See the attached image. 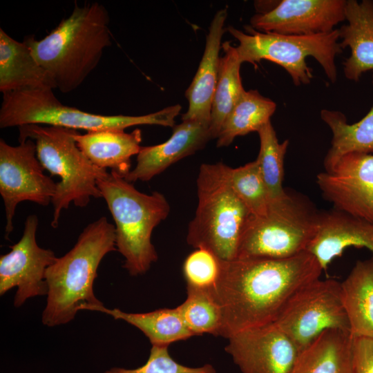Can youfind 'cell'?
<instances>
[{
  "instance_id": "4316f807",
  "label": "cell",
  "mask_w": 373,
  "mask_h": 373,
  "mask_svg": "<svg viewBox=\"0 0 373 373\" xmlns=\"http://www.w3.org/2000/svg\"><path fill=\"white\" fill-rule=\"evenodd\" d=\"M222 48L224 54L220 59L211 112L209 131L212 139H217L227 116L245 90L240 73L242 63L236 47L227 41L222 44Z\"/></svg>"
},
{
  "instance_id": "3957f363",
  "label": "cell",
  "mask_w": 373,
  "mask_h": 373,
  "mask_svg": "<svg viewBox=\"0 0 373 373\" xmlns=\"http://www.w3.org/2000/svg\"><path fill=\"white\" fill-rule=\"evenodd\" d=\"M115 250V225L106 217L83 229L73 247L46 271L47 300L41 316L44 325L68 323L78 311H95L104 305L94 294L93 283L104 257Z\"/></svg>"
},
{
  "instance_id": "4dcf8cb0",
  "label": "cell",
  "mask_w": 373,
  "mask_h": 373,
  "mask_svg": "<svg viewBox=\"0 0 373 373\" xmlns=\"http://www.w3.org/2000/svg\"><path fill=\"white\" fill-rule=\"evenodd\" d=\"M221 269V260L210 251L198 248L183 264V274L187 287L210 289L216 284Z\"/></svg>"
},
{
  "instance_id": "5bb4252c",
  "label": "cell",
  "mask_w": 373,
  "mask_h": 373,
  "mask_svg": "<svg viewBox=\"0 0 373 373\" xmlns=\"http://www.w3.org/2000/svg\"><path fill=\"white\" fill-rule=\"evenodd\" d=\"M225 351L242 373H290L300 352L274 323L239 332Z\"/></svg>"
},
{
  "instance_id": "44dd1931",
  "label": "cell",
  "mask_w": 373,
  "mask_h": 373,
  "mask_svg": "<svg viewBox=\"0 0 373 373\" xmlns=\"http://www.w3.org/2000/svg\"><path fill=\"white\" fill-rule=\"evenodd\" d=\"M48 73L38 63L26 44L17 41L0 28V91L54 89Z\"/></svg>"
},
{
  "instance_id": "1f68e13d",
  "label": "cell",
  "mask_w": 373,
  "mask_h": 373,
  "mask_svg": "<svg viewBox=\"0 0 373 373\" xmlns=\"http://www.w3.org/2000/svg\"><path fill=\"white\" fill-rule=\"evenodd\" d=\"M104 373H216L210 364L201 367L184 365L170 355L167 346L152 345L147 361L135 369L113 367Z\"/></svg>"
},
{
  "instance_id": "4fadbf2b",
  "label": "cell",
  "mask_w": 373,
  "mask_h": 373,
  "mask_svg": "<svg viewBox=\"0 0 373 373\" xmlns=\"http://www.w3.org/2000/svg\"><path fill=\"white\" fill-rule=\"evenodd\" d=\"M316 182L334 209L373 222V154H345Z\"/></svg>"
},
{
  "instance_id": "ba28073f",
  "label": "cell",
  "mask_w": 373,
  "mask_h": 373,
  "mask_svg": "<svg viewBox=\"0 0 373 373\" xmlns=\"http://www.w3.org/2000/svg\"><path fill=\"white\" fill-rule=\"evenodd\" d=\"M320 211L303 195L286 190L270 202L262 216H251L242 233L236 258H288L307 249L314 238Z\"/></svg>"
},
{
  "instance_id": "8fae6325",
  "label": "cell",
  "mask_w": 373,
  "mask_h": 373,
  "mask_svg": "<svg viewBox=\"0 0 373 373\" xmlns=\"http://www.w3.org/2000/svg\"><path fill=\"white\" fill-rule=\"evenodd\" d=\"M19 141L17 146H12L0 140V194L6 211L7 239L14 229L13 219L19 203L30 201L47 206L56 191L57 183L44 173L34 140Z\"/></svg>"
},
{
  "instance_id": "d4e9b609",
  "label": "cell",
  "mask_w": 373,
  "mask_h": 373,
  "mask_svg": "<svg viewBox=\"0 0 373 373\" xmlns=\"http://www.w3.org/2000/svg\"><path fill=\"white\" fill-rule=\"evenodd\" d=\"M95 311L122 320L139 329L152 345L167 346L193 336L184 324L177 307L162 308L145 313H128L119 309H108L104 305Z\"/></svg>"
},
{
  "instance_id": "9a60e30c",
  "label": "cell",
  "mask_w": 373,
  "mask_h": 373,
  "mask_svg": "<svg viewBox=\"0 0 373 373\" xmlns=\"http://www.w3.org/2000/svg\"><path fill=\"white\" fill-rule=\"evenodd\" d=\"M345 0H283L258 12L250 26L262 32L291 35L328 33L345 20Z\"/></svg>"
},
{
  "instance_id": "f546056e",
  "label": "cell",
  "mask_w": 373,
  "mask_h": 373,
  "mask_svg": "<svg viewBox=\"0 0 373 373\" xmlns=\"http://www.w3.org/2000/svg\"><path fill=\"white\" fill-rule=\"evenodd\" d=\"M231 186L253 216L267 214L270 198L256 160L230 169Z\"/></svg>"
},
{
  "instance_id": "5b68a950",
  "label": "cell",
  "mask_w": 373,
  "mask_h": 373,
  "mask_svg": "<svg viewBox=\"0 0 373 373\" xmlns=\"http://www.w3.org/2000/svg\"><path fill=\"white\" fill-rule=\"evenodd\" d=\"M230 169L220 162L201 164L196 180L198 205L186 234L189 245L206 249L222 261L236 258L252 216L231 186Z\"/></svg>"
},
{
  "instance_id": "7a4b0ae2",
  "label": "cell",
  "mask_w": 373,
  "mask_h": 373,
  "mask_svg": "<svg viewBox=\"0 0 373 373\" xmlns=\"http://www.w3.org/2000/svg\"><path fill=\"white\" fill-rule=\"evenodd\" d=\"M109 21L102 4H75L70 15L43 39L30 35L23 41L53 79L56 88L70 93L85 81L111 45Z\"/></svg>"
},
{
  "instance_id": "2e32d148",
  "label": "cell",
  "mask_w": 373,
  "mask_h": 373,
  "mask_svg": "<svg viewBox=\"0 0 373 373\" xmlns=\"http://www.w3.org/2000/svg\"><path fill=\"white\" fill-rule=\"evenodd\" d=\"M211 139L209 125L184 120L175 125L171 136L166 142L142 146L137 155L136 166L124 178L131 183L149 181L173 164L204 148Z\"/></svg>"
},
{
  "instance_id": "f1b7e54d",
  "label": "cell",
  "mask_w": 373,
  "mask_h": 373,
  "mask_svg": "<svg viewBox=\"0 0 373 373\" xmlns=\"http://www.w3.org/2000/svg\"><path fill=\"white\" fill-rule=\"evenodd\" d=\"M185 300L177 307L193 336L203 334L219 336L222 323L220 306L210 289L186 286Z\"/></svg>"
},
{
  "instance_id": "30bf717a",
  "label": "cell",
  "mask_w": 373,
  "mask_h": 373,
  "mask_svg": "<svg viewBox=\"0 0 373 373\" xmlns=\"http://www.w3.org/2000/svg\"><path fill=\"white\" fill-rule=\"evenodd\" d=\"M274 323L300 353L327 329L350 332L341 283L318 278L306 284L289 298Z\"/></svg>"
},
{
  "instance_id": "83f0119b",
  "label": "cell",
  "mask_w": 373,
  "mask_h": 373,
  "mask_svg": "<svg viewBox=\"0 0 373 373\" xmlns=\"http://www.w3.org/2000/svg\"><path fill=\"white\" fill-rule=\"evenodd\" d=\"M260 139V150L256 160L266 185L270 202L282 198L286 192L283 186L284 160L289 142L280 143L271 123H267L257 132Z\"/></svg>"
},
{
  "instance_id": "ffe728a7",
  "label": "cell",
  "mask_w": 373,
  "mask_h": 373,
  "mask_svg": "<svg viewBox=\"0 0 373 373\" xmlns=\"http://www.w3.org/2000/svg\"><path fill=\"white\" fill-rule=\"evenodd\" d=\"M74 138L79 149L95 166L110 169L125 178L131 171V157L140 151L142 131L136 128L131 133L121 129H106L86 132L78 131Z\"/></svg>"
},
{
  "instance_id": "603a6c76",
  "label": "cell",
  "mask_w": 373,
  "mask_h": 373,
  "mask_svg": "<svg viewBox=\"0 0 373 373\" xmlns=\"http://www.w3.org/2000/svg\"><path fill=\"white\" fill-rule=\"evenodd\" d=\"M341 285L350 333L373 338V256L358 260Z\"/></svg>"
},
{
  "instance_id": "e0dca14e",
  "label": "cell",
  "mask_w": 373,
  "mask_h": 373,
  "mask_svg": "<svg viewBox=\"0 0 373 373\" xmlns=\"http://www.w3.org/2000/svg\"><path fill=\"white\" fill-rule=\"evenodd\" d=\"M350 247L367 248L373 254V222L334 209L320 211L317 232L307 251L323 270Z\"/></svg>"
},
{
  "instance_id": "6da1fadb",
  "label": "cell",
  "mask_w": 373,
  "mask_h": 373,
  "mask_svg": "<svg viewBox=\"0 0 373 373\" xmlns=\"http://www.w3.org/2000/svg\"><path fill=\"white\" fill-rule=\"evenodd\" d=\"M323 271L307 251L283 259L221 260L218 280L210 289L221 311L219 336L228 339L239 332L274 323L289 298L320 278Z\"/></svg>"
},
{
  "instance_id": "484cf974",
  "label": "cell",
  "mask_w": 373,
  "mask_h": 373,
  "mask_svg": "<svg viewBox=\"0 0 373 373\" xmlns=\"http://www.w3.org/2000/svg\"><path fill=\"white\" fill-rule=\"evenodd\" d=\"M276 109V103L258 90H245L223 124L217 137V146H228L238 136L258 132L271 122Z\"/></svg>"
},
{
  "instance_id": "9c48e42d",
  "label": "cell",
  "mask_w": 373,
  "mask_h": 373,
  "mask_svg": "<svg viewBox=\"0 0 373 373\" xmlns=\"http://www.w3.org/2000/svg\"><path fill=\"white\" fill-rule=\"evenodd\" d=\"M244 28L246 32L231 26L227 28L239 42L236 48L242 63L255 64L269 60L282 66L294 84L300 86L309 84L313 78L312 68L306 62L311 56L321 64L329 81L336 82L335 58L343 52L338 29L328 33L291 35L259 32L250 25Z\"/></svg>"
},
{
  "instance_id": "cb8c5ba5",
  "label": "cell",
  "mask_w": 373,
  "mask_h": 373,
  "mask_svg": "<svg viewBox=\"0 0 373 373\" xmlns=\"http://www.w3.org/2000/svg\"><path fill=\"white\" fill-rule=\"evenodd\" d=\"M321 117L332 133L331 146L324 159L325 171L345 154H373V105L364 117L354 124H349L345 115L337 111L323 109Z\"/></svg>"
},
{
  "instance_id": "d6a6232c",
  "label": "cell",
  "mask_w": 373,
  "mask_h": 373,
  "mask_svg": "<svg viewBox=\"0 0 373 373\" xmlns=\"http://www.w3.org/2000/svg\"><path fill=\"white\" fill-rule=\"evenodd\" d=\"M353 354L356 373H373V338L353 336Z\"/></svg>"
},
{
  "instance_id": "8992f818",
  "label": "cell",
  "mask_w": 373,
  "mask_h": 373,
  "mask_svg": "<svg viewBox=\"0 0 373 373\" xmlns=\"http://www.w3.org/2000/svg\"><path fill=\"white\" fill-rule=\"evenodd\" d=\"M180 104L168 106L143 115H105L66 106L52 89H25L3 94L0 108V128L39 124L61 126L87 132L121 129L138 125L174 127L180 114Z\"/></svg>"
},
{
  "instance_id": "d6986e66",
  "label": "cell",
  "mask_w": 373,
  "mask_h": 373,
  "mask_svg": "<svg viewBox=\"0 0 373 373\" xmlns=\"http://www.w3.org/2000/svg\"><path fill=\"white\" fill-rule=\"evenodd\" d=\"M345 20L338 29L341 48L351 51L343 63L344 75L358 82L363 73L373 70V0H347Z\"/></svg>"
},
{
  "instance_id": "7c38bea8",
  "label": "cell",
  "mask_w": 373,
  "mask_h": 373,
  "mask_svg": "<svg viewBox=\"0 0 373 373\" xmlns=\"http://www.w3.org/2000/svg\"><path fill=\"white\" fill-rule=\"evenodd\" d=\"M38 224L37 216L29 215L21 239L10 246V252L0 257V295L17 287L14 299L16 307L30 298L47 294L46 271L57 259L54 251L37 245Z\"/></svg>"
},
{
  "instance_id": "52a82bcc",
  "label": "cell",
  "mask_w": 373,
  "mask_h": 373,
  "mask_svg": "<svg viewBox=\"0 0 373 373\" xmlns=\"http://www.w3.org/2000/svg\"><path fill=\"white\" fill-rule=\"evenodd\" d=\"M19 128V140L30 138L36 145L37 157L52 176L59 177L52 198L51 227L57 228L61 213L71 202L86 207L91 198H102L97 180L108 172L93 164L78 147L76 130L56 126L29 124Z\"/></svg>"
},
{
  "instance_id": "7402d4cb",
  "label": "cell",
  "mask_w": 373,
  "mask_h": 373,
  "mask_svg": "<svg viewBox=\"0 0 373 373\" xmlns=\"http://www.w3.org/2000/svg\"><path fill=\"white\" fill-rule=\"evenodd\" d=\"M290 373H356L352 334L325 331L300 353Z\"/></svg>"
},
{
  "instance_id": "ac0fdd59",
  "label": "cell",
  "mask_w": 373,
  "mask_h": 373,
  "mask_svg": "<svg viewBox=\"0 0 373 373\" xmlns=\"http://www.w3.org/2000/svg\"><path fill=\"white\" fill-rule=\"evenodd\" d=\"M227 17V8H224L215 14L211 22L203 55L185 92L189 108L182 115V121H197L210 126L212 101L218 77L221 40L227 30L224 28Z\"/></svg>"
},
{
  "instance_id": "277c9868",
  "label": "cell",
  "mask_w": 373,
  "mask_h": 373,
  "mask_svg": "<svg viewBox=\"0 0 373 373\" xmlns=\"http://www.w3.org/2000/svg\"><path fill=\"white\" fill-rule=\"evenodd\" d=\"M97 184L115 222L116 248L124 258V267L132 276L144 274L157 260L151 236L169 216V202L158 191L140 192L113 171Z\"/></svg>"
}]
</instances>
